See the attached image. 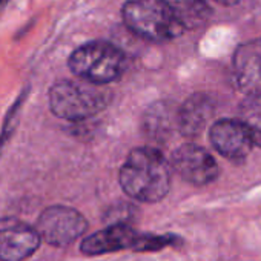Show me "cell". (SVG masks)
<instances>
[{
	"instance_id": "obj_11",
	"label": "cell",
	"mask_w": 261,
	"mask_h": 261,
	"mask_svg": "<svg viewBox=\"0 0 261 261\" xmlns=\"http://www.w3.org/2000/svg\"><path fill=\"white\" fill-rule=\"evenodd\" d=\"M212 112L214 105L207 95H191L178 108V133L185 137H197L209 123Z\"/></svg>"
},
{
	"instance_id": "obj_4",
	"label": "cell",
	"mask_w": 261,
	"mask_h": 261,
	"mask_svg": "<svg viewBox=\"0 0 261 261\" xmlns=\"http://www.w3.org/2000/svg\"><path fill=\"white\" fill-rule=\"evenodd\" d=\"M68 65L79 79L95 85H108L121 75L124 57L112 43L94 40L79 46L71 54Z\"/></svg>"
},
{
	"instance_id": "obj_14",
	"label": "cell",
	"mask_w": 261,
	"mask_h": 261,
	"mask_svg": "<svg viewBox=\"0 0 261 261\" xmlns=\"http://www.w3.org/2000/svg\"><path fill=\"white\" fill-rule=\"evenodd\" d=\"M240 120L246 124L256 146H261V92L249 94L240 108Z\"/></svg>"
},
{
	"instance_id": "obj_5",
	"label": "cell",
	"mask_w": 261,
	"mask_h": 261,
	"mask_svg": "<svg viewBox=\"0 0 261 261\" xmlns=\"http://www.w3.org/2000/svg\"><path fill=\"white\" fill-rule=\"evenodd\" d=\"M36 229L42 241L54 247H66L86 232L88 221L77 209L56 204L40 214Z\"/></svg>"
},
{
	"instance_id": "obj_13",
	"label": "cell",
	"mask_w": 261,
	"mask_h": 261,
	"mask_svg": "<svg viewBox=\"0 0 261 261\" xmlns=\"http://www.w3.org/2000/svg\"><path fill=\"white\" fill-rule=\"evenodd\" d=\"M181 22L185 30H197L206 25L211 17V8L204 0H165Z\"/></svg>"
},
{
	"instance_id": "obj_12",
	"label": "cell",
	"mask_w": 261,
	"mask_h": 261,
	"mask_svg": "<svg viewBox=\"0 0 261 261\" xmlns=\"http://www.w3.org/2000/svg\"><path fill=\"white\" fill-rule=\"evenodd\" d=\"M174 129H178V109L169 103H157L148 109L145 130L151 139L157 142L166 140Z\"/></svg>"
},
{
	"instance_id": "obj_10",
	"label": "cell",
	"mask_w": 261,
	"mask_h": 261,
	"mask_svg": "<svg viewBox=\"0 0 261 261\" xmlns=\"http://www.w3.org/2000/svg\"><path fill=\"white\" fill-rule=\"evenodd\" d=\"M233 72L238 88L249 94L261 92V39L247 42L233 54Z\"/></svg>"
},
{
	"instance_id": "obj_9",
	"label": "cell",
	"mask_w": 261,
	"mask_h": 261,
	"mask_svg": "<svg viewBox=\"0 0 261 261\" xmlns=\"http://www.w3.org/2000/svg\"><path fill=\"white\" fill-rule=\"evenodd\" d=\"M143 235L145 233L137 232L126 223H114L86 237L80 244V250L85 255H103L124 249L139 252Z\"/></svg>"
},
{
	"instance_id": "obj_16",
	"label": "cell",
	"mask_w": 261,
	"mask_h": 261,
	"mask_svg": "<svg viewBox=\"0 0 261 261\" xmlns=\"http://www.w3.org/2000/svg\"><path fill=\"white\" fill-rule=\"evenodd\" d=\"M8 2H10V0H0V11H2L8 5Z\"/></svg>"
},
{
	"instance_id": "obj_15",
	"label": "cell",
	"mask_w": 261,
	"mask_h": 261,
	"mask_svg": "<svg viewBox=\"0 0 261 261\" xmlns=\"http://www.w3.org/2000/svg\"><path fill=\"white\" fill-rule=\"evenodd\" d=\"M217 4H220V5H226V7H230V5H235V4H238L240 0H215Z\"/></svg>"
},
{
	"instance_id": "obj_3",
	"label": "cell",
	"mask_w": 261,
	"mask_h": 261,
	"mask_svg": "<svg viewBox=\"0 0 261 261\" xmlns=\"http://www.w3.org/2000/svg\"><path fill=\"white\" fill-rule=\"evenodd\" d=\"M121 14L130 31L151 42H169L185 31L165 0H129Z\"/></svg>"
},
{
	"instance_id": "obj_1",
	"label": "cell",
	"mask_w": 261,
	"mask_h": 261,
	"mask_svg": "<svg viewBox=\"0 0 261 261\" xmlns=\"http://www.w3.org/2000/svg\"><path fill=\"white\" fill-rule=\"evenodd\" d=\"M118 178L121 189L130 198L157 203L169 192L171 165L159 149L137 148L127 155Z\"/></svg>"
},
{
	"instance_id": "obj_8",
	"label": "cell",
	"mask_w": 261,
	"mask_h": 261,
	"mask_svg": "<svg viewBox=\"0 0 261 261\" xmlns=\"http://www.w3.org/2000/svg\"><path fill=\"white\" fill-rule=\"evenodd\" d=\"M209 139L212 146L227 160L243 162L252 151L253 139L241 120L223 118L212 124Z\"/></svg>"
},
{
	"instance_id": "obj_2",
	"label": "cell",
	"mask_w": 261,
	"mask_h": 261,
	"mask_svg": "<svg viewBox=\"0 0 261 261\" xmlns=\"http://www.w3.org/2000/svg\"><path fill=\"white\" fill-rule=\"evenodd\" d=\"M101 86L85 80H59L48 94L49 109L63 120H86L103 111L111 101V92Z\"/></svg>"
},
{
	"instance_id": "obj_7",
	"label": "cell",
	"mask_w": 261,
	"mask_h": 261,
	"mask_svg": "<svg viewBox=\"0 0 261 261\" xmlns=\"http://www.w3.org/2000/svg\"><path fill=\"white\" fill-rule=\"evenodd\" d=\"M171 166L183 180L194 186L209 185L220 174L214 157L204 148L192 143L181 145L172 154Z\"/></svg>"
},
{
	"instance_id": "obj_6",
	"label": "cell",
	"mask_w": 261,
	"mask_h": 261,
	"mask_svg": "<svg viewBox=\"0 0 261 261\" xmlns=\"http://www.w3.org/2000/svg\"><path fill=\"white\" fill-rule=\"evenodd\" d=\"M42 243L36 227L16 217L0 218V261H25Z\"/></svg>"
}]
</instances>
